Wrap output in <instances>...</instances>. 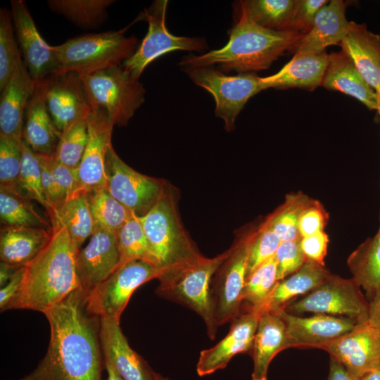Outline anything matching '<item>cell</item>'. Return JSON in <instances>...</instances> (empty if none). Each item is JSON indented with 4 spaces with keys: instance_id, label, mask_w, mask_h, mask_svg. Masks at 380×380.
Here are the masks:
<instances>
[{
    "instance_id": "obj_50",
    "label": "cell",
    "mask_w": 380,
    "mask_h": 380,
    "mask_svg": "<svg viewBox=\"0 0 380 380\" xmlns=\"http://www.w3.org/2000/svg\"><path fill=\"white\" fill-rule=\"evenodd\" d=\"M329 237L324 231L300 237V248L308 260L324 266Z\"/></svg>"
},
{
    "instance_id": "obj_9",
    "label": "cell",
    "mask_w": 380,
    "mask_h": 380,
    "mask_svg": "<svg viewBox=\"0 0 380 380\" xmlns=\"http://www.w3.org/2000/svg\"><path fill=\"white\" fill-rule=\"evenodd\" d=\"M355 281L331 274L300 299L291 300L283 309L296 315L314 312L346 317L358 324L368 320L369 303Z\"/></svg>"
},
{
    "instance_id": "obj_37",
    "label": "cell",
    "mask_w": 380,
    "mask_h": 380,
    "mask_svg": "<svg viewBox=\"0 0 380 380\" xmlns=\"http://www.w3.org/2000/svg\"><path fill=\"white\" fill-rule=\"evenodd\" d=\"M312 200L301 192L288 194L283 204L270 215L265 223L281 241L300 239L299 220L303 211Z\"/></svg>"
},
{
    "instance_id": "obj_28",
    "label": "cell",
    "mask_w": 380,
    "mask_h": 380,
    "mask_svg": "<svg viewBox=\"0 0 380 380\" xmlns=\"http://www.w3.org/2000/svg\"><path fill=\"white\" fill-rule=\"evenodd\" d=\"M284 349L286 336L283 319L277 312L261 313L251 351L253 360L252 380H267L270 362Z\"/></svg>"
},
{
    "instance_id": "obj_1",
    "label": "cell",
    "mask_w": 380,
    "mask_h": 380,
    "mask_svg": "<svg viewBox=\"0 0 380 380\" xmlns=\"http://www.w3.org/2000/svg\"><path fill=\"white\" fill-rule=\"evenodd\" d=\"M86 296L77 290L44 313L50 326L46 353L16 380H102L100 319L87 310Z\"/></svg>"
},
{
    "instance_id": "obj_2",
    "label": "cell",
    "mask_w": 380,
    "mask_h": 380,
    "mask_svg": "<svg viewBox=\"0 0 380 380\" xmlns=\"http://www.w3.org/2000/svg\"><path fill=\"white\" fill-rule=\"evenodd\" d=\"M52 231L46 246L24 266L20 290L4 310L28 309L44 314L80 289L76 272L80 250L65 228Z\"/></svg>"
},
{
    "instance_id": "obj_22",
    "label": "cell",
    "mask_w": 380,
    "mask_h": 380,
    "mask_svg": "<svg viewBox=\"0 0 380 380\" xmlns=\"http://www.w3.org/2000/svg\"><path fill=\"white\" fill-rule=\"evenodd\" d=\"M36 82L21 59L12 77L1 91L0 136L23 141L25 109Z\"/></svg>"
},
{
    "instance_id": "obj_7",
    "label": "cell",
    "mask_w": 380,
    "mask_h": 380,
    "mask_svg": "<svg viewBox=\"0 0 380 380\" xmlns=\"http://www.w3.org/2000/svg\"><path fill=\"white\" fill-rule=\"evenodd\" d=\"M92 108L104 110L114 125L126 126L145 101V89L122 65L80 75Z\"/></svg>"
},
{
    "instance_id": "obj_23",
    "label": "cell",
    "mask_w": 380,
    "mask_h": 380,
    "mask_svg": "<svg viewBox=\"0 0 380 380\" xmlns=\"http://www.w3.org/2000/svg\"><path fill=\"white\" fill-rule=\"evenodd\" d=\"M346 3L332 0L318 11L311 29L297 42L296 53H321L331 45L340 44L351 26L346 18Z\"/></svg>"
},
{
    "instance_id": "obj_43",
    "label": "cell",
    "mask_w": 380,
    "mask_h": 380,
    "mask_svg": "<svg viewBox=\"0 0 380 380\" xmlns=\"http://www.w3.org/2000/svg\"><path fill=\"white\" fill-rule=\"evenodd\" d=\"M121 265L135 260H144L147 253V241L139 220L133 215L116 233Z\"/></svg>"
},
{
    "instance_id": "obj_56",
    "label": "cell",
    "mask_w": 380,
    "mask_h": 380,
    "mask_svg": "<svg viewBox=\"0 0 380 380\" xmlns=\"http://www.w3.org/2000/svg\"><path fill=\"white\" fill-rule=\"evenodd\" d=\"M360 380H380V367L366 373Z\"/></svg>"
},
{
    "instance_id": "obj_27",
    "label": "cell",
    "mask_w": 380,
    "mask_h": 380,
    "mask_svg": "<svg viewBox=\"0 0 380 380\" xmlns=\"http://www.w3.org/2000/svg\"><path fill=\"white\" fill-rule=\"evenodd\" d=\"M52 232V229L41 227L1 226V262L24 267L46 246Z\"/></svg>"
},
{
    "instance_id": "obj_39",
    "label": "cell",
    "mask_w": 380,
    "mask_h": 380,
    "mask_svg": "<svg viewBox=\"0 0 380 380\" xmlns=\"http://www.w3.org/2000/svg\"><path fill=\"white\" fill-rule=\"evenodd\" d=\"M21 53L15 37L11 13L6 8L0 9V90L12 77Z\"/></svg>"
},
{
    "instance_id": "obj_33",
    "label": "cell",
    "mask_w": 380,
    "mask_h": 380,
    "mask_svg": "<svg viewBox=\"0 0 380 380\" xmlns=\"http://www.w3.org/2000/svg\"><path fill=\"white\" fill-rule=\"evenodd\" d=\"M49 8L84 30L100 27L108 19V8L113 0H49Z\"/></svg>"
},
{
    "instance_id": "obj_26",
    "label": "cell",
    "mask_w": 380,
    "mask_h": 380,
    "mask_svg": "<svg viewBox=\"0 0 380 380\" xmlns=\"http://www.w3.org/2000/svg\"><path fill=\"white\" fill-rule=\"evenodd\" d=\"M321 86L351 96L369 110H377V93L365 81L353 62L343 51L329 55V62Z\"/></svg>"
},
{
    "instance_id": "obj_17",
    "label": "cell",
    "mask_w": 380,
    "mask_h": 380,
    "mask_svg": "<svg viewBox=\"0 0 380 380\" xmlns=\"http://www.w3.org/2000/svg\"><path fill=\"white\" fill-rule=\"evenodd\" d=\"M286 327V349L315 348L321 349L327 343L350 331L358 323L346 317L325 314L302 317L281 308L277 311Z\"/></svg>"
},
{
    "instance_id": "obj_55",
    "label": "cell",
    "mask_w": 380,
    "mask_h": 380,
    "mask_svg": "<svg viewBox=\"0 0 380 380\" xmlns=\"http://www.w3.org/2000/svg\"><path fill=\"white\" fill-rule=\"evenodd\" d=\"M105 369L107 372V378L106 380H123L116 372L109 361L104 359Z\"/></svg>"
},
{
    "instance_id": "obj_13",
    "label": "cell",
    "mask_w": 380,
    "mask_h": 380,
    "mask_svg": "<svg viewBox=\"0 0 380 380\" xmlns=\"http://www.w3.org/2000/svg\"><path fill=\"white\" fill-rule=\"evenodd\" d=\"M255 234L253 232L241 238L229 250L228 256L217 271L210 291L218 327L232 322L241 312L248 252Z\"/></svg>"
},
{
    "instance_id": "obj_41",
    "label": "cell",
    "mask_w": 380,
    "mask_h": 380,
    "mask_svg": "<svg viewBox=\"0 0 380 380\" xmlns=\"http://www.w3.org/2000/svg\"><path fill=\"white\" fill-rule=\"evenodd\" d=\"M22 160L20 175V189L23 196L40 203L47 211L50 206L44 195L41 167L37 153L34 152L23 140L21 144Z\"/></svg>"
},
{
    "instance_id": "obj_4",
    "label": "cell",
    "mask_w": 380,
    "mask_h": 380,
    "mask_svg": "<svg viewBox=\"0 0 380 380\" xmlns=\"http://www.w3.org/2000/svg\"><path fill=\"white\" fill-rule=\"evenodd\" d=\"M173 195L166 182L156 203L139 217L147 241L144 260L159 270L158 277L183 270L204 258L184 229Z\"/></svg>"
},
{
    "instance_id": "obj_18",
    "label": "cell",
    "mask_w": 380,
    "mask_h": 380,
    "mask_svg": "<svg viewBox=\"0 0 380 380\" xmlns=\"http://www.w3.org/2000/svg\"><path fill=\"white\" fill-rule=\"evenodd\" d=\"M11 16L23 63L37 83L52 74L56 68L53 46L38 32L33 18L23 0H11Z\"/></svg>"
},
{
    "instance_id": "obj_52",
    "label": "cell",
    "mask_w": 380,
    "mask_h": 380,
    "mask_svg": "<svg viewBox=\"0 0 380 380\" xmlns=\"http://www.w3.org/2000/svg\"><path fill=\"white\" fill-rule=\"evenodd\" d=\"M327 380H359L353 376L337 360L330 357L329 372Z\"/></svg>"
},
{
    "instance_id": "obj_47",
    "label": "cell",
    "mask_w": 380,
    "mask_h": 380,
    "mask_svg": "<svg viewBox=\"0 0 380 380\" xmlns=\"http://www.w3.org/2000/svg\"><path fill=\"white\" fill-rule=\"evenodd\" d=\"M327 3L325 0H297L291 30L306 34L312 27L318 11Z\"/></svg>"
},
{
    "instance_id": "obj_6",
    "label": "cell",
    "mask_w": 380,
    "mask_h": 380,
    "mask_svg": "<svg viewBox=\"0 0 380 380\" xmlns=\"http://www.w3.org/2000/svg\"><path fill=\"white\" fill-rule=\"evenodd\" d=\"M229 253V250L213 258H204L193 266L158 278L156 293L196 312L203 319L212 340L218 327L211 298L212 277Z\"/></svg>"
},
{
    "instance_id": "obj_45",
    "label": "cell",
    "mask_w": 380,
    "mask_h": 380,
    "mask_svg": "<svg viewBox=\"0 0 380 380\" xmlns=\"http://www.w3.org/2000/svg\"><path fill=\"white\" fill-rule=\"evenodd\" d=\"M300 240L281 241L274 255L278 281L298 271L308 260L300 248Z\"/></svg>"
},
{
    "instance_id": "obj_24",
    "label": "cell",
    "mask_w": 380,
    "mask_h": 380,
    "mask_svg": "<svg viewBox=\"0 0 380 380\" xmlns=\"http://www.w3.org/2000/svg\"><path fill=\"white\" fill-rule=\"evenodd\" d=\"M342 51L376 92L380 91V36L364 24L351 21L348 33L340 43Z\"/></svg>"
},
{
    "instance_id": "obj_20",
    "label": "cell",
    "mask_w": 380,
    "mask_h": 380,
    "mask_svg": "<svg viewBox=\"0 0 380 380\" xmlns=\"http://www.w3.org/2000/svg\"><path fill=\"white\" fill-rule=\"evenodd\" d=\"M261 313L246 309L232 322L228 334L215 346L202 350L196 364L198 376L225 368L236 355L251 351Z\"/></svg>"
},
{
    "instance_id": "obj_12",
    "label": "cell",
    "mask_w": 380,
    "mask_h": 380,
    "mask_svg": "<svg viewBox=\"0 0 380 380\" xmlns=\"http://www.w3.org/2000/svg\"><path fill=\"white\" fill-rule=\"evenodd\" d=\"M105 188L138 217L144 215L160 196L166 182L141 174L127 165L111 145L106 156Z\"/></svg>"
},
{
    "instance_id": "obj_16",
    "label": "cell",
    "mask_w": 380,
    "mask_h": 380,
    "mask_svg": "<svg viewBox=\"0 0 380 380\" xmlns=\"http://www.w3.org/2000/svg\"><path fill=\"white\" fill-rule=\"evenodd\" d=\"M88 141L84 153L77 170L78 191H91L105 188L106 162L115 126L107 113L101 108H92L87 118Z\"/></svg>"
},
{
    "instance_id": "obj_15",
    "label": "cell",
    "mask_w": 380,
    "mask_h": 380,
    "mask_svg": "<svg viewBox=\"0 0 380 380\" xmlns=\"http://www.w3.org/2000/svg\"><path fill=\"white\" fill-rule=\"evenodd\" d=\"M355 378L380 367V330L368 321L322 347Z\"/></svg>"
},
{
    "instance_id": "obj_35",
    "label": "cell",
    "mask_w": 380,
    "mask_h": 380,
    "mask_svg": "<svg viewBox=\"0 0 380 380\" xmlns=\"http://www.w3.org/2000/svg\"><path fill=\"white\" fill-rule=\"evenodd\" d=\"M88 196L96 230L103 229L116 235L118 231L134 215L111 196L106 188L89 191Z\"/></svg>"
},
{
    "instance_id": "obj_59",
    "label": "cell",
    "mask_w": 380,
    "mask_h": 380,
    "mask_svg": "<svg viewBox=\"0 0 380 380\" xmlns=\"http://www.w3.org/2000/svg\"><path fill=\"white\" fill-rule=\"evenodd\" d=\"M379 220H380V218H379ZM379 229H380V224H379Z\"/></svg>"
},
{
    "instance_id": "obj_31",
    "label": "cell",
    "mask_w": 380,
    "mask_h": 380,
    "mask_svg": "<svg viewBox=\"0 0 380 380\" xmlns=\"http://www.w3.org/2000/svg\"><path fill=\"white\" fill-rule=\"evenodd\" d=\"M48 215L52 229L65 228L79 250L96 230L87 191L77 192Z\"/></svg>"
},
{
    "instance_id": "obj_10",
    "label": "cell",
    "mask_w": 380,
    "mask_h": 380,
    "mask_svg": "<svg viewBox=\"0 0 380 380\" xmlns=\"http://www.w3.org/2000/svg\"><path fill=\"white\" fill-rule=\"evenodd\" d=\"M159 270L143 260L120 265L86 296V308L99 319L120 320L132 293L144 283L158 279Z\"/></svg>"
},
{
    "instance_id": "obj_29",
    "label": "cell",
    "mask_w": 380,
    "mask_h": 380,
    "mask_svg": "<svg viewBox=\"0 0 380 380\" xmlns=\"http://www.w3.org/2000/svg\"><path fill=\"white\" fill-rule=\"evenodd\" d=\"M61 136L36 84L25 109L23 140L36 153L52 156Z\"/></svg>"
},
{
    "instance_id": "obj_8",
    "label": "cell",
    "mask_w": 380,
    "mask_h": 380,
    "mask_svg": "<svg viewBox=\"0 0 380 380\" xmlns=\"http://www.w3.org/2000/svg\"><path fill=\"white\" fill-rule=\"evenodd\" d=\"M183 70L194 84L213 96L215 115L223 120L228 132L234 129L236 118L248 99L263 90L260 77L254 73L227 75L211 67Z\"/></svg>"
},
{
    "instance_id": "obj_46",
    "label": "cell",
    "mask_w": 380,
    "mask_h": 380,
    "mask_svg": "<svg viewBox=\"0 0 380 380\" xmlns=\"http://www.w3.org/2000/svg\"><path fill=\"white\" fill-rule=\"evenodd\" d=\"M328 217V214L322 204L312 199L300 215L298 222L300 236L324 231Z\"/></svg>"
},
{
    "instance_id": "obj_49",
    "label": "cell",
    "mask_w": 380,
    "mask_h": 380,
    "mask_svg": "<svg viewBox=\"0 0 380 380\" xmlns=\"http://www.w3.org/2000/svg\"><path fill=\"white\" fill-rule=\"evenodd\" d=\"M51 170L63 201L78 192L77 169H72L51 157Z\"/></svg>"
},
{
    "instance_id": "obj_34",
    "label": "cell",
    "mask_w": 380,
    "mask_h": 380,
    "mask_svg": "<svg viewBox=\"0 0 380 380\" xmlns=\"http://www.w3.org/2000/svg\"><path fill=\"white\" fill-rule=\"evenodd\" d=\"M240 4L258 25L275 31L292 30L297 0H247Z\"/></svg>"
},
{
    "instance_id": "obj_42",
    "label": "cell",
    "mask_w": 380,
    "mask_h": 380,
    "mask_svg": "<svg viewBox=\"0 0 380 380\" xmlns=\"http://www.w3.org/2000/svg\"><path fill=\"white\" fill-rule=\"evenodd\" d=\"M21 144L0 136V189L23 195L20 189Z\"/></svg>"
},
{
    "instance_id": "obj_40",
    "label": "cell",
    "mask_w": 380,
    "mask_h": 380,
    "mask_svg": "<svg viewBox=\"0 0 380 380\" xmlns=\"http://www.w3.org/2000/svg\"><path fill=\"white\" fill-rule=\"evenodd\" d=\"M88 141L87 119L82 120L61 136L53 158L58 162L77 169Z\"/></svg>"
},
{
    "instance_id": "obj_36",
    "label": "cell",
    "mask_w": 380,
    "mask_h": 380,
    "mask_svg": "<svg viewBox=\"0 0 380 380\" xmlns=\"http://www.w3.org/2000/svg\"><path fill=\"white\" fill-rule=\"evenodd\" d=\"M30 201L20 194L0 189L1 226L32 227L52 229L51 224L35 210Z\"/></svg>"
},
{
    "instance_id": "obj_21",
    "label": "cell",
    "mask_w": 380,
    "mask_h": 380,
    "mask_svg": "<svg viewBox=\"0 0 380 380\" xmlns=\"http://www.w3.org/2000/svg\"><path fill=\"white\" fill-rule=\"evenodd\" d=\"M100 339L104 359L123 380H156V372L130 347L120 321L100 319Z\"/></svg>"
},
{
    "instance_id": "obj_11",
    "label": "cell",
    "mask_w": 380,
    "mask_h": 380,
    "mask_svg": "<svg viewBox=\"0 0 380 380\" xmlns=\"http://www.w3.org/2000/svg\"><path fill=\"white\" fill-rule=\"evenodd\" d=\"M167 4L166 0H156L144 10L148 32L134 53L122 65L136 79L139 80L148 65L164 54L176 50L200 52L207 47L203 38L178 37L169 32L165 23Z\"/></svg>"
},
{
    "instance_id": "obj_51",
    "label": "cell",
    "mask_w": 380,
    "mask_h": 380,
    "mask_svg": "<svg viewBox=\"0 0 380 380\" xmlns=\"http://www.w3.org/2000/svg\"><path fill=\"white\" fill-rule=\"evenodd\" d=\"M24 267L17 270L9 281L0 289V309L4 311L7 305L18 293L23 277Z\"/></svg>"
},
{
    "instance_id": "obj_14",
    "label": "cell",
    "mask_w": 380,
    "mask_h": 380,
    "mask_svg": "<svg viewBox=\"0 0 380 380\" xmlns=\"http://www.w3.org/2000/svg\"><path fill=\"white\" fill-rule=\"evenodd\" d=\"M36 84L61 134L77 122L87 119L91 111L81 77L77 72L50 74Z\"/></svg>"
},
{
    "instance_id": "obj_3",
    "label": "cell",
    "mask_w": 380,
    "mask_h": 380,
    "mask_svg": "<svg viewBox=\"0 0 380 380\" xmlns=\"http://www.w3.org/2000/svg\"><path fill=\"white\" fill-rule=\"evenodd\" d=\"M241 13L229 30L225 46L198 56L182 58L179 65L185 68L219 65L222 70L249 73L270 68L286 51L295 48L304 34L295 30L275 31L255 23L239 3Z\"/></svg>"
},
{
    "instance_id": "obj_32",
    "label": "cell",
    "mask_w": 380,
    "mask_h": 380,
    "mask_svg": "<svg viewBox=\"0 0 380 380\" xmlns=\"http://www.w3.org/2000/svg\"><path fill=\"white\" fill-rule=\"evenodd\" d=\"M347 264L353 279L371 299L380 290V229L353 251Z\"/></svg>"
},
{
    "instance_id": "obj_53",
    "label": "cell",
    "mask_w": 380,
    "mask_h": 380,
    "mask_svg": "<svg viewBox=\"0 0 380 380\" xmlns=\"http://www.w3.org/2000/svg\"><path fill=\"white\" fill-rule=\"evenodd\" d=\"M367 321L380 330V290L370 299Z\"/></svg>"
},
{
    "instance_id": "obj_58",
    "label": "cell",
    "mask_w": 380,
    "mask_h": 380,
    "mask_svg": "<svg viewBox=\"0 0 380 380\" xmlns=\"http://www.w3.org/2000/svg\"><path fill=\"white\" fill-rule=\"evenodd\" d=\"M377 96H378V101H377V111L379 114V117H380V91L377 93Z\"/></svg>"
},
{
    "instance_id": "obj_38",
    "label": "cell",
    "mask_w": 380,
    "mask_h": 380,
    "mask_svg": "<svg viewBox=\"0 0 380 380\" xmlns=\"http://www.w3.org/2000/svg\"><path fill=\"white\" fill-rule=\"evenodd\" d=\"M277 262L274 257L263 263L246 278L242 305L246 304L247 309L260 312L277 281Z\"/></svg>"
},
{
    "instance_id": "obj_19",
    "label": "cell",
    "mask_w": 380,
    "mask_h": 380,
    "mask_svg": "<svg viewBox=\"0 0 380 380\" xmlns=\"http://www.w3.org/2000/svg\"><path fill=\"white\" fill-rule=\"evenodd\" d=\"M121 265L115 234L96 229L88 244L80 249L76 272L80 290L87 295L104 281Z\"/></svg>"
},
{
    "instance_id": "obj_25",
    "label": "cell",
    "mask_w": 380,
    "mask_h": 380,
    "mask_svg": "<svg viewBox=\"0 0 380 380\" xmlns=\"http://www.w3.org/2000/svg\"><path fill=\"white\" fill-rule=\"evenodd\" d=\"M329 62L326 51L321 53H296L277 73L260 77L262 89L303 88L314 89L320 86Z\"/></svg>"
},
{
    "instance_id": "obj_57",
    "label": "cell",
    "mask_w": 380,
    "mask_h": 380,
    "mask_svg": "<svg viewBox=\"0 0 380 380\" xmlns=\"http://www.w3.org/2000/svg\"><path fill=\"white\" fill-rule=\"evenodd\" d=\"M156 380H171L170 379L163 376V375L156 373Z\"/></svg>"
},
{
    "instance_id": "obj_5",
    "label": "cell",
    "mask_w": 380,
    "mask_h": 380,
    "mask_svg": "<svg viewBox=\"0 0 380 380\" xmlns=\"http://www.w3.org/2000/svg\"><path fill=\"white\" fill-rule=\"evenodd\" d=\"M138 39L124 30H109L72 37L53 46L56 68L52 74L69 72L90 75L122 65L139 46Z\"/></svg>"
},
{
    "instance_id": "obj_54",
    "label": "cell",
    "mask_w": 380,
    "mask_h": 380,
    "mask_svg": "<svg viewBox=\"0 0 380 380\" xmlns=\"http://www.w3.org/2000/svg\"><path fill=\"white\" fill-rule=\"evenodd\" d=\"M20 267L4 262L0 263V286H4Z\"/></svg>"
},
{
    "instance_id": "obj_48",
    "label": "cell",
    "mask_w": 380,
    "mask_h": 380,
    "mask_svg": "<svg viewBox=\"0 0 380 380\" xmlns=\"http://www.w3.org/2000/svg\"><path fill=\"white\" fill-rule=\"evenodd\" d=\"M37 156L41 167L42 189L45 198L50 206V210L48 212L49 214L63 201L51 170V156L40 153H37Z\"/></svg>"
},
{
    "instance_id": "obj_44",
    "label": "cell",
    "mask_w": 380,
    "mask_h": 380,
    "mask_svg": "<svg viewBox=\"0 0 380 380\" xmlns=\"http://www.w3.org/2000/svg\"><path fill=\"white\" fill-rule=\"evenodd\" d=\"M280 243L281 240L277 235L265 222L255 232L250 246L247 277L259 266L274 257Z\"/></svg>"
},
{
    "instance_id": "obj_30",
    "label": "cell",
    "mask_w": 380,
    "mask_h": 380,
    "mask_svg": "<svg viewBox=\"0 0 380 380\" xmlns=\"http://www.w3.org/2000/svg\"><path fill=\"white\" fill-rule=\"evenodd\" d=\"M331 275L324 266L308 260L298 271L277 282L260 312L284 308L293 298L308 294L326 281Z\"/></svg>"
}]
</instances>
